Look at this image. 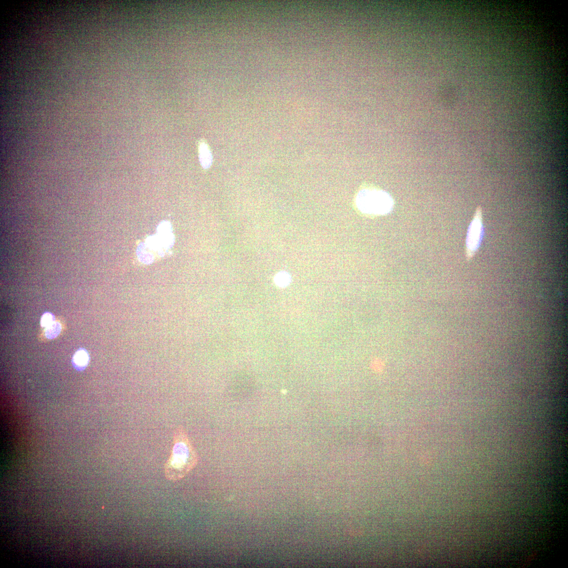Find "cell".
<instances>
[{
  "label": "cell",
  "mask_w": 568,
  "mask_h": 568,
  "mask_svg": "<svg viewBox=\"0 0 568 568\" xmlns=\"http://www.w3.org/2000/svg\"><path fill=\"white\" fill-rule=\"evenodd\" d=\"M484 235L483 210L479 207L476 209L469 226L465 241V257L468 261L475 255L482 242Z\"/></svg>",
  "instance_id": "3"
},
{
  "label": "cell",
  "mask_w": 568,
  "mask_h": 568,
  "mask_svg": "<svg viewBox=\"0 0 568 568\" xmlns=\"http://www.w3.org/2000/svg\"><path fill=\"white\" fill-rule=\"evenodd\" d=\"M274 281L276 285L280 287L284 288L287 286L290 283L291 278L290 275L285 272H281L275 276Z\"/></svg>",
  "instance_id": "9"
},
{
  "label": "cell",
  "mask_w": 568,
  "mask_h": 568,
  "mask_svg": "<svg viewBox=\"0 0 568 568\" xmlns=\"http://www.w3.org/2000/svg\"><path fill=\"white\" fill-rule=\"evenodd\" d=\"M55 321V316L52 313L47 312L42 316L40 324L42 327L46 328L52 325Z\"/></svg>",
  "instance_id": "10"
},
{
  "label": "cell",
  "mask_w": 568,
  "mask_h": 568,
  "mask_svg": "<svg viewBox=\"0 0 568 568\" xmlns=\"http://www.w3.org/2000/svg\"><path fill=\"white\" fill-rule=\"evenodd\" d=\"M198 455L182 427L174 432L171 456L164 467L165 476L169 480L177 481L185 477L198 463Z\"/></svg>",
  "instance_id": "1"
},
{
  "label": "cell",
  "mask_w": 568,
  "mask_h": 568,
  "mask_svg": "<svg viewBox=\"0 0 568 568\" xmlns=\"http://www.w3.org/2000/svg\"><path fill=\"white\" fill-rule=\"evenodd\" d=\"M155 235L158 245L164 252L172 248L175 243V238L172 232L171 224L163 220L158 225Z\"/></svg>",
  "instance_id": "4"
},
{
  "label": "cell",
  "mask_w": 568,
  "mask_h": 568,
  "mask_svg": "<svg viewBox=\"0 0 568 568\" xmlns=\"http://www.w3.org/2000/svg\"><path fill=\"white\" fill-rule=\"evenodd\" d=\"M61 331V323L59 321H55L52 325L45 328L44 335L46 338L53 339L60 334Z\"/></svg>",
  "instance_id": "8"
},
{
  "label": "cell",
  "mask_w": 568,
  "mask_h": 568,
  "mask_svg": "<svg viewBox=\"0 0 568 568\" xmlns=\"http://www.w3.org/2000/svg\"><path fill=\"white\" fill-rule=\"evenodd\" d=\"M355 205L362 215L375 217L389 214L393 210L394 201L383 189L366 187L361 188L355 197Z\"/></svg>",
  "instance_id": "2"
},
{
  "label": "cell",
  "mask_w": 568,
  "mask_h": 568,
  "mask_svg": "<svg viewBox=\"0 0 568 568\" xmlns=\"http://www.w3.org/2000/svg\"><path fill=\"white\" fill-rule=\"evenodd\" d=\"M137 254L138 259L142 263L149 265L154 262V254L152 251L147 247L145 243L142 242L139 245Z\"/></svg>",
  "instance_id": "7"
},
{
  "label": "cell",
  "mask_w": 568,
  "mask_h": 568,
  "mask_svg": "<svg viewBox=\"0 0 568 568\" xmlns=\"http://www.w3.org/2000/svg\"><path fill=\"white\" fill-rule=\"evenodd\" d=\"M90 359L88 351L80 348L77 350L73 355L72 360V365L77 370L83 371L88 366Z\"/></svg>",
  "instance_id": "5"
},
{
  "label": "cell",
  "mask_w": 568,
  "mask_h": 568,
  "mask_svg": "<svg viewBox=\"0 0 568 568\" xmlns=\"http://www.w3.org/2000/svg\"><path fill=\"white\" fill-rule=\"evenodd\" d=\"M199 152L202 167L204 169H209L212 164L213 159L211 152L206 142L204 141L200 142Z\"/></svg>",
  "instance_id": "6"
}]
</instances>
